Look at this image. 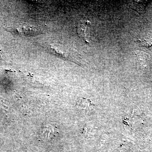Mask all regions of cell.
Returning a JSON list of instances; mask_svg holds the SVG:
<instances>
[{
  "label": "cell",
  "instance_id": "obj_2",
  "mask_svg": "<svg viewBox=\"0 0 152 152\" xmlns=\"http://www.w3.org/2000/svg\"><path fill=\"white\" fill-rule=\"evenodd\" d=\"M147 1H134L132 2V7L137 12H143L146 5Z\"/></svg>",
  "mask_w": 152,
  "mask_h": 152
},
{
  "label": "cell",
  "instance_id": "obj_1",
  "mask_svg": "<svg viewBox=\"0 0 152 152\" xmlns=\"http://www.w3.org/2000/svg\"><path fill=\"white\" fill-rule=\"evenodd\" d=\"M91 26L89 22L88 21H81L78 24L77 32L78 34L83 38L88 43L91 37Z\"/></svg>",
  "mask_w": 152,
  "mask_h": 152
},
{
  "label": "cell",
  "instance_id": "obj_3",
  "mask_svg": "<svg viewBox=\"0 0 152 152\" xmlns=\"http://www.w3.org/2000/svg\"><path fill=\"white\" fill-rule=\"evenodd\" d=\"M3 55V49L0 47V58H1Z\"/></svg>",
  "mask_w": 152,
  "mask_h": 152
}]
</instances>
